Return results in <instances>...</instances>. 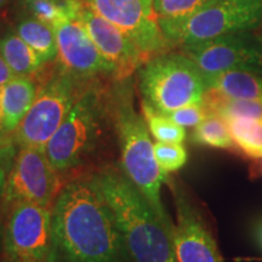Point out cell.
<instances>
[{
  "label": "cell",
  "instance_id": "1",
  "mask_svg": "<svg viewBox=\"0 0 262 262\" xmlns=\"http://www.w3.org/2000/svg\"><path fill=\"white\" fill-rule=\"evenodd\" d=\"M54 262H133L90 173L66 181L51 208Z\"/></svg>",
  "mask_w": 262,
  "mask_h": 262
},
{
  "label": "cell",
  "instance_id": "2",
  "mask_svg": "<svg viewBox=\"0 0 262 262\" xmlns=\"http://www.w3.org/2000/svg\"><path fill=\"white\" fill-rule=\"evenodd\" d=\"M112 209L133 262H178L173 224L155 210L118 164L90 172Z\"/></svg>",
  "mask_w": 262,
  "mask_h": 262
},
{
  "label": "cell",
  "instance_id": "3",
  "mask_svg": "<svg viewBox=\"0 0 262 262\" xmlns=\"http://www.w3.org/2000/svg\"><path fill=\"white\" fill-rule=\"evenodd\" d=\"M131 78L113 79L108 85V108L120 155L118 165L155 210L170 220L160 198V188L168 181V173L157 163L145 117L135 110Z\"/></svg>",
  "mask_w": 262,
  "mask_h": 262
},
{
  "label": "cell",
  "instance_id": "4",
  "mask_svg": "<svg viewBox=\"0 0 262 262\" xmlns=\"http://www.w3.org/2000/svg\"><path fill=\"white\" fill-rule=\"evenodd\" d=\"M107 129H112L108 85L94 78L45 147L52 166L62 175L84 166L100 148Z\"/></svg>",
  "mask_w": 262,
  "mask_h": 262
},
{
  "label": "cell",
  "instance_id": "5",
  "mask_svg": "<svg viewBox=\"0 0 262 262\" xmlns=\"http://www.w3.org/2000/svg\"><path fill=\"white\" fill-rule=\"evenodd\" d=\"M34 77L38 81L37 96L12 134V140L17 147L45 149L91 79L75 77L57 61L45 63Z\"/></svg>",
  "mask_w": 262,
  "mask_h": 262
},
{
  "label": "cell",
  "instance_id": "6",
  "mask_svg": "<svg viewBox=\"0 0 262 262\" xmlns=\"http://www.w3.org/2000/svg\"><path fill=\"white\" fill-rule=\"evenodd\" d=\"M142 104L169 113L203 102L204 75L183 52H163L145 62L137 71Z\"/></svg>",
  "mask_w": 262,
  "mask_h": 262
},
{
  "label": "cell",
  "instance_id": "7",
  "mask_svg": "<svg viewBox=\"0 0 262 262\" xmlns=\"http://www.w3.org/2000/svg\"><path fill=\"white\" fill-rule=\"evenodd\" d=\"M158 21L171 48H185L257 28L262 24V0H216L187 18Z\"/></svg>",
  "mask_w": 262,
  "mask_h": 262
},
{
  "label": "cell",
  "instance_id": "8",
  "mask_svg": "<svg viewBox=\"0 0 262 262\" xmlns=\"http://www.w3.org/2000/svg\"><path fill=\"white\" fill-rule=\"evenodd\" d=\"M0 214L3 262H54L51 208L18 203Z\"/></svg>",
  "mask_w": 262,
  "mask_h": 262
},
{
  "label": "cell",
  "instance_id": "9",
  "mask_svg": "<svg viewBox=\"0 0 262 262\" xmlns=\"http://www.w3.org/2000/svg\"><path fill=\"white\" fill-rule=\"evenodd\" d=\"M3 193L0 212L18 203H34L52 208L64 186L63 175L52 166L45 149L17 147Z\"/></svg>",
  "mask_w": 262,
  "mask_h": 262
},
{
  "label": "cell",
  "instance_id": "10",
  "mask_svg": "<svg viewBox=\"0 0 262 262\" xmlns=\"http://www.w3.org/2000/svg\"><path fill=\"white\" fill-rule=\"evenodd\" d=\"M83 3L125 33L147 61L171 48L159 26L153 0H83Z\"/></svg>",
  "mask_w": 262,
  "mask_h": 262
},
{
  "label": "cell",
  "instance_id": "11",
  "mask_svg": "<svg viewBox=\"0 0 262 262\" xmlns=\"http://www.w3.org/2000/svg\"><path fill=\"white\" fill-rule=\"evenodd\" d=\"M181 49L204 77L235 68L262 70V38L251 31L231 33Z\"/></svg>",
  "mask_w": 262,
  "mask_h": 262
},
{
  "label": "cell",
  "instance_id": "12",
  "mask_svg": "<svg viewBox=\"0 0 262 262\" xmlns=\"http://www.w3.org/2000/svg\"><path fill=\"white\" fill-rule=\"evenodd\" d=\"M57 40L56 61L62 68L80 79L112 78L114 68L98 50L79 17L54 27Z\"/></svg>",
  "mask_w": 262,
  "mask_h": 262
},
{
  "label": "cell",
  "instance_id": "13",
  "mask_svg": "<svg viewBox=\"0 0 262 262\" xmlns=\"http://www.w3.org/2000/svg\"><path fill=\"white\" fill-rule=\"evenodd\" d=\"M79 19L103 57L113 66L114 79L133 77L141 66L147 62L145 55L125 33L85 5L79 14Z\"/></svg>",
  "mask_w": 262,
  "mask_h": 262
},
{
  "label": "cell",
  "instance_id": "14",
  "mask_svg": "<svg viewBox=\"0 0 262 262\" xmlns=\"http://www.w3.org/2000/svg\"><path fill=\"white\" fill-rule=\"evenodd\" d=\"M173 245L178 262H222L217 245L202 217L181 192H176Z\"/></svg>",
  "mask_w": 262,
  "mask_h": 262
},
{
  "label": "cell",
  "instance_id": "15",
  "mask_svg": "<svg viewBox=\"0 0 262 262\" xmlns=\"http://www.w3.org/2000/svg\"><path fill=\"white\" fill-rule=\"evenodd\" d=\"M37 93L38 81L35 77L16 75L0 86V111L3 125L10 135L15 133L29 108L32 107Z\"/></svg>",
  "mask_w": 262,
  "mask_h": 262
},
{
  "label": "cell",
  "instance_id": "16",
  "mask_svg": "<svg viewBox=\"0 0 262 262\" xmlns=\"http://www.w3.org/2000/svg\"><path fill=\"white\" fill-rule=\"evenodd\" d=\"M206 89L232 98L262 101V70L235 68L204 77Z\"/></svg>",
  "mask_w": 262,
  "mask_h": 262
},
{
  "label": "cell",
  "instance_id": "17",
  "mask_svg": "<svg viewBox=\"0 0 262 262\" xmlns=\"http://www.w3.org/2000/svg\"><path fill=\"white\" fill-rule=\"evenodd\" d=\"M0 52L15 75L34 77L45 62L16 32H9L0 39Z\"/></svg>",
  "mask_w": 262,
  "mask_h": 262
},
{
  "label": "cell",
  "instance_id": "18",
  "mask_svg": "<svg viewBox=\"0 0 262 262\" xmlns=\"http://www.w3.org/2000/svg\"><path fill=\"white\" fill-rule=\"evenodd\" d=\"M16 33L37 52L45 63L56 61L57 40L52 26L31 16L18 22Z\"/></svg>",
  "mask_w": 262,
  "mask_h": 262
},
{
  "label": "cell",
  "instance_id": "19",
  "mask_svg": "<svg viewBox=\"0 0 262 262\" xmlns=\"http://www.w3.org/2000/svg\"><path fill=\"white\" fill-rule=\"evenodd\" d=\"M225 120L235 149L249 158H262V119L231 118Z\"/></svg>",
  "mask_w": 262,
  "mask_h": 262
},
{
  "label": "cell",
  "instance_id": "20",
  "mask_svg": "<svg viewBox=\"0 0 262 262\" xmlns=\"http://www.w3.org/2000/svg\"><path fill=\"white\" fill-rule=\"evenodd\" d=\"M83 8V0H35L27 5L33 17L52 27L67 19L79 17Z\"/></svg>",
  "mask_w": 262,
  "mask_h": 262
},
{
  "label": "cell",
  "instance_id": "21",
  "mask_svg": "<svg viewBox=\"0 0 262 262\" xmlns=\"http://www.w3.org/2000/svg\"><path fill=\"white\" fill-rule=\"evenodd\" d=\"M191 139L192 142L199 146L217 149H235L227 123L224 118L216 114H209L202 120L193 130Z\"/></svg>",
  "mask_w": 262,
  "mask_h": 262
},
{
  "label": "cell",
  "instance_id": "22",
  "mask_svg": "<svg viewBox=\"0 0 262 262\" xmlns=\"http://www.w3.org/2000/svg\"><path fill=\"white\" fill-rule=\"evenodd\" d=\"M142 111L150 135L158 142L182 143L186 140L185 127L173 123L165 114L157 112L146 104H142Z\"/></svg>",
  "mask_w": 262,
  "mask_h": 262
},
{
  "label": "cell",
  "instance_id": "23",
  "mask_svg": "<svg viewBox=\"0 0 262 262\" xmlns=\"http://www.w3.org/2000/svg\"><path fill=\"white\" fill-rule=\"evenodd\" d=\"M216 0H153L158 18L183 19L196 14Z\"/></svg>",
  "mask_w": 262,
  "mask_h": 262
},
{
  "label": "cell",
  "instance_id": "24",
  "mask_svg": "<svg viewBox=\"0 0 262 262\" xmlns=\"http://www.w3.org/2000/svg\"><path fill=\"white\" fill-rule=\"evenodd\" d=\"M157 163L164 172H175L186 165L188 159L187 149L182 143H155Z\"/></svg>",
  "mask_w": 262,
  "mask_h": 262
},
{
  "label": "cell",
  "instance_id": "25",
  "mask_svg": "<svg viewBox=\"0 0 262 262\" xmlns=\"http://www.w3.org/2000/svg\"><path fill=\"white\" fill-rule=\"evenodd\" d=\"M163 114H165L173 123L185 127V129L186 127H195L202 120H204L209 116L208 111H206L203 102L196 104H189V106L181 107L179 110L172 111V112Z\"/></svg>",
  "mask_w": 262,
  "mask_h": 262
},
{
  "label": "cell",
  "instance_id": "26",
  "mask_svg": "<svg viewBox=\"0 0 262 262\" xmlns=\"http://www.w3.org/2000/svg\"><path fill=\"white\" fill-rule=\"evenodd\" d=\"M17 149L18 148L15 145L14 140L0 148V204H2L6 179H8L10 169H11L12 164H14Z\"/></svg>",
  "mask_w": 262,
  "mask_h": 262
},
{
  "label": "cell",
  "instance_id": "27",
  "mask_svg": "<svg viewBox=\"0 0 262 262\" xmlns=\"http://www.w3.org/2000/svg\"><path fill=\"white\" fill-rule=\"evenodd\" d=\"M16 75L14 72L11 71V68L9 67V64L6 63L5 58L3 57L2 52H0V86L8 83L9 80H11L12 78H15Z\"/></svg>",
  "mask_w": 262,
  "mask_h": 262
},
{
  "label": "cell",
  "instance_id": "28",
  "mask_svg": "<svg viewBox=\"0 0 262 262\" xmlns=\"http://www.w3.org/2000/svg\"><path fill=\"white\" fill-rule=\"evenodd\" d=\"M12 141V135L8 134L4 129V125H3V117H2V111H0V148L8 145L9 142Z\"/></svg>",
  "mask_w": 262,
  "mask_h": 262
},
{
  "label": "cell",
  "instance_id": "29",
  "mask_svg": "<svg viewBox=\"0 0 262 262\" xmlns=\"http://www.w3.org/2000/svg\"><path fill=\"white\" fill-rule=\"evenodd\" d=\"M257 241H258V244L261 245L262 248V224L258 226V229H257Z\"/></svg>",
  "mask_w": 262,
  "mask_h": 262
},
{
  "label": "cell",
  "instance_id": "30",
  "mask_svg": "<svg viewBox=\"0 0 262 262\" xmlns=\"http://www.w3.org/2000/svg\"><path fill=\"white\" fill-rule=\"evenodd\" d=\"M21 2H22V4H25L26 6H27L28 4H31V3L35 2V0H21Z\"/></svg>",
  "mask_w": 262,
  "mask_h": 262
},
{
  "label": "cell",
  "instance_id": "31",
  "mask_svg": "<svg viewBox=\"0 0 262 262\" xmlns=\"http://www.w3.org/2000/svg\"><path fill=\"white\" fill-rule=\"evenodd\" d=\"M9 2H10V0H0V8H3V6L8 4Z\"/></svg>",
  "mask_w": 262,
  "mask_h": 262
}]
</instances>
